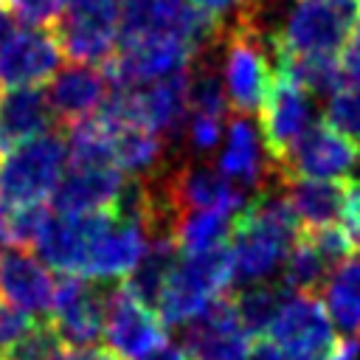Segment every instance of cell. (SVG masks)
<instances>
[{"mask_svg": "<svg viewBox=\"0 0 360 360\" xmlns=\"http://www.w3.org/2000/svg\"><path fill=\"white\" fill-rule=\"evenodd\" d=\"M326 121L349 135L354 143H360V84L346 82L338 93L329 96Z\"/></svg>", "mask_w": 360, "mask_h": 360, "instance_id": "28", "label": "cell"}, {"mask_svg": "<svg viewBox=\"0 0 360 360\" xmlns=\"http://www.w3.org/2000/svg\"><path fill=\"white\" fill-rule=\"evenodd\" d=\"M45 93H48V104L53 110L56 127L70 129V127L93 118L104 107L110 82L98 65L70 59L51 76V84Z\"/></svg>", "mask_w": 360, "mask_h": 360, "instance_id": "14", "label": "cell"}, {"mask_svg": "<svg viewBox=\"0 0 360 360\" xmlns=\"http://www.w3.org/2000/svg\"><path fill=\"white\" fill-rule=\"evenodd\" d=\"M53 360H121V357H115L107 346H96V349H62Z\"/></svg>", "mask_w": 360, "mask_h": 360, "instance_id": "33", "label": "cell"}, {"mask_svg": "<svg viewBox=\"0 0 360 360\" xmlns=\"http://www.w3.org/2000/svg\"><path fill=\"white\" fill-rule=\"evenodd\" d=\"M231 287L233 262L228 245L205 253H188L180 256L177 267L172 270L155 312L163 321V326H186L197 315H202L214 298L231 292Z\"/></svg>", "mask_w": 360, "mask_h": 360, "instance_id": "3", "label": "cell"}, {"mask_svg": "<svg viewBox=\"0 0 360 360\" xmlns=\"http://www.w3.org/2000/svg\"><path fill=\"white\" fill-rule=\"evenodd\" d=\"M141 360H188V354H186V349H183L180 343L166 340L163 346H158L155 352H149V354L141 357Z\"/></svg>", "mask_w": 360, "mask_h": 360, "instance_id": "36", "label": "cell"}, {"mask_svg": "<svg viewBox=\"0 0 360 360\" xmlns=\"http://www.w3.org/2000/svg\"><path fill=\"white\" fill-rule=\"evenodd\" d=\"M256 3H262V0H188V6H194L197 11H202L208 17H217L222 22H228L231 17H236L239 11H245Z\"/></svg>", "mask_w": 360, "mask_h": 360, "instance_id": "32", "label": "cell"}, {"mask_svg": "<svg viewBox=\"0 0 360 360\" xmlns=\"http://www.w3.org/2000/svg\"><path fill=\"white\" fill-rule=\"evenodd\" d=\"M217 169L245 194L259 191L276 177V163L264 149L262 132L250 124V115H231L225 127V146Z\"/></svg>", "mask_w": 360, "mask_h": 360, "instance_id": "15", "label": "cell"}, {"mask_svg": "<svg viewBox=\"0 0 360 360\" xmlns=\"http://www.w3.org/2000/svg\"><path fill=\"white\" fill-rule=\"evenodd\" d=\"M48 28L68 59L107 65L121 37V0H68Z\"/></svg>", "mask_w": 360, "mask_h": 360, "instance_id": "5", "label": "cell"}, {"mask_svg": "<svg viewBox=\"0 0 360 360\" xmlns=\"http://www.w3.org/2000/svg\"><path fill=\"white\" fill-rule=\"evenodd\" d=\"M357 357H360V338H354V335L338 338L326 354V360H357Z\"/></svg>", "mask_w": 360, "mask_h": 360, "instance_id": "34", "label": "cell"}, {"mask_svg": "<svg viewBox=\"0 0 360 360\" xmlns=\"http://www.w3.org/2000/svg\"><path fill=\"white\" fill-rule=\"evenodd\" d=\"M31 323H34V318L28 312H22V309L11 307L6 298H0V349L14 343Z\"/></svg>", "mask_w": 360, "mask_h": 360, "instance_id": "30", "label": "cell"}, {"mask_svg": "<svg viewBox=\"0 0 360 360\" xmlns=\"http://www.w3.org/2000/svg\"><path fill=\"white\" fill-rule=\"evenodd\" d=\"M112 284L82 276H62L56 281L48 321L53 323L65 349H96L104 340L107 295Z\"/></svg>", "mask_w": 360, "mask_h": 360, "instance_id": "6", "label": "cell"}, {"mask_svg": "<svg viewBox=\"0 0 360 360\" xmlns=\"http://www.w3.org/2000/svg\"><path fill=\"white\" fill-rule=\"evenodd\" d=\"M290 205L298 217L301 231H315L335 225L340 219L346 180H312V177H290L284 180Z\"/></svg>", "mask_w": 360, "mask_h": 360, "instance_id": "20", "label": "cell"}, {"mask_svg": "<svg viewBox=\"0 0 360 360\" xmlns=\"http://www.w3.org/2000/svg\"><path fill=\"white\" fill-rule=\"evenodd\" d=\"M8 245V211L6 205L0 202V250Z\"/></svg>", "mask_w": 360, "mask_h": 360, "instance_id": "37", "label": "cell"}, {"mask_svg": "<svg viewBox=\"0 0 360 360\" xmlns=\"http://www.w3.org/2000/svg\"><path fill=\"white\" fill-rule=\"evenodd\" d=\"M262 138L270 160L278 166L290 146L315 124V101L307 87L276 68L267 101L262 107Z\"/></svg>", "mask_w": 360, "mask_h": 360, "instance_id": "10", "label": "cell"}, {"mask_svg": "<svg viewBox=\"0 0 360 360\" xmlns=\"http://www.w3.org/2000/svg\"><path fill=\"white\" fill-rule=\"evenodd\" d=\"M143 250H146L143 222L135 217L118 214V211H107V219H104L98 236L93 239L90 253H87L82 278L110 281V284L121 281L135 270Z\"/></svg>", "mask_w": 360, "mask_h": 360, "instance_id": "12", "label": "cell"}, {"mask_svg": "<svg viewBox=\"0 0 360 360\" xmlns=\"http://www.w3.org/2000/svg\"><path fill=\"white\" fill-rule=\"evenodd\" d=\"M166 197L177 217L191 211H217L236 217L245 205V194L208 163H180L172 169H155L146 174Z\"/></svg>", "mask_w": 360, "mask_h": 360, "instance_id": "7", "label": "cell"}, {"mask_svg": "<svg viewBox=\"0 0 360 360\" xmlns=\"http://www.w3.org/2000/svg\"><path fill=\"white\" fill-rule=\"evenodd\" d=\"M231 298H233V309L239 315L242 329L253 340H262L267 335V329L273 326L278 309L290 298V290L281 281H270L267 278V281L242 284L236 292H231Z\"/></svg>", "mask_w": 360, "mask_h": 360, "instance_id": "22", "label": "cell"}, {"mask_svg": "<svg viewBox=\"0 0 360 360\" xmlns=\"http://www.w3.org/2000/svg\"><path fill=\"white\" fill-rule=\"evenodd\" d=\"M340 222H343L346 233L352 236L354 248H360V180H346V194H343Z\"/></svg>", "mask_w": 360, "mask_h": 360, "instance_id": "31", "label": "cell"}, {"mask_svg": "<svg viewBox=\"0 0 360 360\" xmlns=\"http://www.w3.org/2000/svg\"><path fill=\"white\" fill-rule=\"evenodd\" d=\"M6 211H8V245L25 248V250L37 248L51 219V208L45 202H34V205H14Z\"/></svg>", "mask_w": 360, "mask_h": 360, "instance_id": "27", "label": "cell"}, {"mask_svg": "<svg viewBox=\"0 0 360 360\" xmlns=\"http://www.w3.org/2000/svg\"><path fill=\"white\" fill-rule=\"evenodd\" d=\"M323 307L346 335L360 338V259L340 264L323 284Z\"/></svg>", "mask_w": 360, "mask_h": 360, "instance_id": "23", "label": "cell"}, {"mask_svg": "<svg viewBox=\"0 0 360 360\" xmlns=\"http://www.w3.org/2000/svg\"><path fill=\"white\" fill-rule=\"evenodd\" d=\"M357 17L360 0H295L281 31L270 34L273 56L340 59Z\"/></svg>", "mask_w": 360, "mask_h": 360, "instance_id": "2", "label": "cell"}, {"mask_svg": "<svg viewBox=\"0 0 360 360\" xmlns=\"http://www.w3.org/2000/svg\"><path fill=\"white\" fill-rule=\"evenodd\" d=\"M262 3L239 11L222 28L219 56L228 107L236 115L262 112L273 84V42L259 25Z\"/></svg>", "mask_w": 360, "mask_h": 360, "instance_id": "1", "label": "cell"}, {"mask_svg": "<svg viewBox=\"0 0 360 360\" xmlns=\"http://www.w3.org/2000/svg\"><path fill=\"white\" fill-rule=\"evenodd\" d=\"M166 340V326L158 318V312L138 301L124 281H115L107 295V349L121 360H141Z\"/></svg>", "mask_w": 360, "mask_h": 360, "instance_id": "9", "label": "cell"}, {"mask_svg": "<svg viewBox=\"0 0 360 360\" xmlns=\"http://www.w3.org/2000/svg\"><path fill=\"white\" fill-rule=\"evenodd\" d=\"M62 340L53 329V323L48 318L34 321L14 343L6 346V357L8 360H53L62 352Z\"/></svg>", "mask_w": 360, "mask_h": 360, "instance_id": "26", "label": "cell"}, {"mask_svg": "<svg viewBox=\"0 0 360 360\" xmlns=\"http://www.w3.org/2000/svg\"><path fill=\"white\" fill-rule=\"evenodd\" d=\"M68 163L65 129H51L0 155V202L34 205L53 197Z\"/></svg>", "mask_w": 360, "mask_h": 360, "instance_id": "4", "label": "cell"}, {"mask_svg": "<svg viewBox=\"0 0 360 360\" xmlns=\"http://www.w3.org/2000/svg\"><path fill=\"white\" fill-rule=\"evenodd\" d=\"M56 295V278L31 250L8 245L0 250V298L28 315H48Z\"/></svg>", "mask_w": 360, "mask_h": 360, "instance_id": "17", "label": "cell"}, {"mask_svg": "<svg viewBox=\"0 0 360 360\" xmlns=\"http://www.w3.org/2000/svg\"><path fill=\"white\" fill-rule=\"evenodd\" d=\"M124 186L127 174L118 166H68L51 202L65 217L104 214L115 208Z\"/></svg>", "mask_w": 360, "mask_h": 360, "instance_id": "16", "label": "cell"}, {"mask_svg": "<svg viewBox=\"0 0 360 360\" xmlns=\"http://www.w3.org/2000/svg\"><path fill=\"white\" fill-rule=\"evenodd\" d=\"M287 357H323L335 346V323L318 295L295 292L278 309L264 335Z\"/></svg>", "mask_w": 360, "mask_h": 360, "instance_id": "11", "label": "cell"}, {"mask_svg": "<svg viewBox=\"0 0 360 360\" xmlns=\"http://www.w3.org/2000/svg\"><path fill=\"white\" fill-rule=\"evenodd\" d=\"M62 56L51 28H20L0 42V82L8 87H39L62 68Z\"/></svg>", "mask_w": 360, "mask_h": 360, "instance_id": "13", "label": "cell"}, {"mask_svg": "<svg viewBox=\"0 0 360 360\" xmlns=\"http://www.w3.org/2000/svg\"><path fill=\"white\" fill-rule=\"evenodd\" d=\"M290 360H326V354L323 357H290Z\"/></svg>", "mask_w": 360, "mask_h": 360, "instance_id": "38", "label": "cell"}, {"mask_svg": "<svg viewBox=\"0 0 360 360\" xmlns=\"http://www.w3.org/2000/svg\"><path fill=\"white\" fill-rule=\"evenodd\" d=\"M56 124L48 93L39 87H8L0 93V155L51 132Z\"/></svg>", "mask_w": 360, "mask_h": 360, "instance_id": "19", "label": "cell"}, {"mask_svg": "<svg viewBox=\"0 0 360 360\" xmlns=\"http://www.w3.org/2000/svg\"><path fill=\"white\" fill-rule=\"evenodd\" d=\"M335 270L326 264V259L315 250V245L298 233V239L292 242L284 264H281V284L290 292H309L318 295V290H323V284L329 281Z\"/></svg>", "mask_w": 360, "mask_h": 360, "instance_id": "24", "label": "cell"}, {"mask_svg": "<svg viewBox=\"0 0 360 360\" xmlns=\"http://www.w3.org/2000/svg\"><path fill=\"white\" fill-rule=\"evenodd\" d=\"M68 0H8V6L14 8V14L22 20V22H31V25H51L62 8H65Z\"/></svg>", "mask_w": 360, "mask_h": 360, "instance_id": "29", "label": "cell"}, {"mask_svg": "<svg viewBox=\"0 0 360 360\" xmlns=\"http://www.w3.org/2000/svg\"><path fill=\"white\" fill-rule=\"evenodd\" d=\"M0 360H8V357H6V349H0Z\"/></svg>", "mask_w": 360, "mask_h": 360, "instance_id": "39", "label": "cell"}, {"mask_svg": "<svg viewBox=\"0 0 360 360\" xmlns=\"http://www.w3.org/2000/svg\"><path fill=\"white\" fill-rule=\"evenodd\" d=\"M248 360H290V357H287L276 343H270L267 338H262V340H256V343L250 346Z\"/></svg>", "mask_w": 360, "mask_h": 360, "instance_id": "35", "label": "cell"}, {"mask_svg": "<svg viewBox=\"0 0 360 360\" xmlns=\"http://www.w3.org/2000/svg\"><path fill=\"white\" fill-rule=\"evenodd\" d=\"M231 214H217V211H191L183 214L174 231V239L180 245V250L188 253H205L214 248L228 245L231 239Z\"/></svg>", "mask_w": 360, "mask_h": 360, "instance_id": "25", "label": "cell"}, {"mask_svg": "<svg viewBox=\"0 0 360 360\" xmlns=\"http://www.w3.org/2000/svg\"><path fill=\"white\" fill-rule=\"evenodd\" d=\"M107 219L104 214H76V217H65V214H51L39 242H37V253L42 256V262L53 270H59L62 276H82L87 253L93 248V239L98 236L101 225Z\"/></svg>", "mask_w": 360, "mask_h": 360, "instance_id": "18", "label": "cell"}, {"mask_svg": "<svg viewBox=\"0 0 360 360\" xmlns=\"http://www.w3.org/2000/svg\"><path fill=\"white\" fill-rule=\"evenodd\" d=\"M177 253H180V245L169 233H158V236H149L146 239V250H143L141 262L135 264V270L124 281L138 301H143L152 309L158 307V298H160V292H163L172 270L180 262Z\"/></svg>", "mask_w": 360, "mask_h": 360, "instance_id": "21", "label": "cell"}, {"mask_svg": "<svg viewBox=\"0 0 360 360\" xmlns=\"http://www.w3.org/2000/svg\"><path fill=\"white\" fill-rule=\"evenodd\" d=\"M360 166V143L332 127L326 118L315 121L276 166L281 180L312 177V180H346Z\"/></svg>", "mask_w": 360, "mask_h": 360, "instance_id": "8", "label": "cell"}]
</instances>
